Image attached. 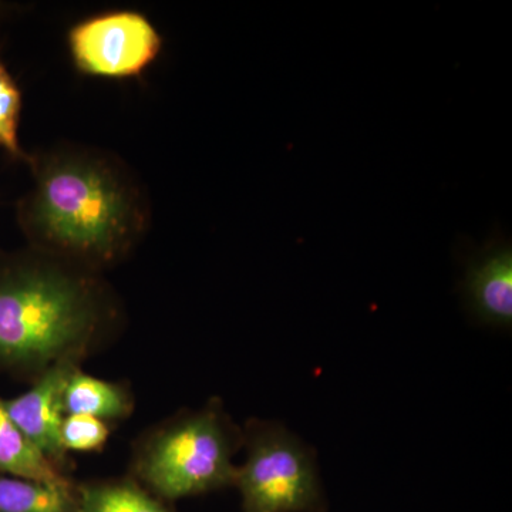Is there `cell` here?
Instances as JSON below:
<instances>
[{"instance_id": "6da1fadb", "label": "cell", "mask_w": 512, "mask_h": 512, "mask_svg": "<svg viewBox=\"0 0 512 512\" xmlns=\"http://www.w3.org/2000/svg\"><path fill=\"white\" fill-rule=\"evenodd\" d=\"M32 190L18 221L33 249L97 272L130 254L150 224V205L119 158L56 147L30 160Z\"/></svg>"}, {"instance_id": "7a4b0ae2", "label": "cell", "mask_w": 512, "mask_h": 512, "mask_svg": "<svg viewBox=\"0 0 512 512\" xmlns=\"http://www.w3.org/2000/svg\"><path fill=\"white\" fill-rule=\"evenodd\" d=\"M117 318L97 272L33 248L0 256V366L37 377L60 360H83Z\"/></svg>"}, {"instance_id": "3957f363", "label": "cell", "mask_w": 512, "mask_h": 512, "mask_svg": "<svg viewBox=\"0 0 512 512\" xmlns=\"http://www.w3.org/2000/svg\"><path fill=\"white\" fill-rule=\"evenodd\" d=\"M242 433L220 403L165 423L141 441L134 457L138 483L163 501L234 487Z\"/></svg>"}, {"instance_id": "277c9868", "label": "cell", "mask_w": 512, "mask_h": 512, "mask_svg": "<svg viewBox=\"0 0 512 512\" xmlns=\"http://www.w3.org/2000/svg\"><path fill=\"white\" fill-rule=\"evenodd\" d=\"M247 450L234 487L242 512H326L328 501L311 448L274 421H249L242 431Z\"/></svg>"}, {"instance_id": "5b68a950", "label": "cell", "mask_w": 512, "mask_h": 512, "mask_svg": "<svg viewBox=\"0 0 512 512\" xmlns=\"http://www.w3.org/2000/svg\"><path fill=\"white\" fill-rule=\"evenodd\" d=\"M77 72L103 79L140 77L156 62L163 37L146 15L114 10L80 20L67 33Z\"/></svg>"}, {"instance_id": "8992f818", "label": "cell", "mask_w": 512, "mask_h": 512, "mask_svg": "<svg viewBox=\"0 0 512 512\" xmlns=\"http://www.w3.org/2000/svg\"><path fill=\"white\" fill-rule=\"evenodd\" d=\"M83 360L76 357L60 360L36 377L28 392L6 402L16 426L55 466L64 467L67 453L60 440L64 419L63 397L67 382Z\"/></svg>"}, {"instance_id": "52a82bcc", "label": "cell", "mask_w": 512, "mask_h": 512, "mask_svg": "<svg viewBox=\"0 0 512 512\" xmlns=\"http://www.w3.org/2000/svg\"><path fill=\"white\" fill-rule=\"evenodd\" d=\"M463 292L470 311L484 325H512V248L504 238L493 239L468 261Z\"/></svg>"}, {"instance_id": "ba28073f", "label": "cell", "mask_w": 512, "mask_h": 512, "mask_svg": "<svg viewBox=\"0 0 512 512\" xmlns=\"http://www.w3.org/2000/svg\"><path fill=\"white\" fill-rule=\"evenodd\" d=\"M63 410L66 416L77 414L109 423L130 416L133 412V397L123 384L86 375L79 369L67 382Z\"/></svg>"}, {"instance_id": "9c48e42d", "label": "cell", "mask_w": 512, "mask_h": 512, "mask_svg": "<svg viewBox=\"0 0 512 512\" xmlns=\"http://www.w3.org/2000/svg\"><path fill=\"white\" fill-rule=\"evenodd\" d=\"M0 474L43 483L72 485L62 468L47 460L16 426L0 399Z\"/></svg>"}, {"instance_id": "30bf717a", "label": "cell", "mask_w": 512, "mask_h": 512, "mask_svg": "<svg viewBox=\"0 0 512 512\" xmlns=\"http://www.w3.org/2000/svg\"><path fill=\"white\" fill-rule=\"evenodd\" d=\"M0 512H77L73 485L0 474Z\"/></svg>"}, {"instance_id": "8fae6325", "label": "cell", "mask_w": 512, "mask_h": 512, "mask_svg": "<svg viewBox=\"0 0 512 512\" xmlns=\"http://www.w3.org/2000/svg\"><path fill=\"white\" fill-rule=\"evenodd\" d=\"M77 512H173L134 480L97 481L77 490Z\"/></svg>"}, {"instance_id": "7c38bea8", "label": "cell", "mask_w": 512, "mask_h": 512, "mask_svg": "<svg viewBox=\"0 0 512 512\" xmlns=\"http://www.w3.org/2000/svg\"><path fill=\"white\" fill-rule=\"evenodd\" d=\"M22 107V90L0 56V148H3L13 160L23 161L29 165L32 156L23 150L19 140Z\"/></svg>"}, {"instance_id": "4fadbf2b", "label": "cell", "mask_w": 512, "mask_h": 512, "mask_svg": "<svg viewBox=\"0 0 512 512\" xmlns=\"http://www.w3.org/2000/svg\"><path fill=\"white\" fill-rule=\"evenodd\" d=\"M110 427L106 421L89 416L67 414L60 427V440L66 453H94L106 446Z\"/></svg>"}]
</instances>
